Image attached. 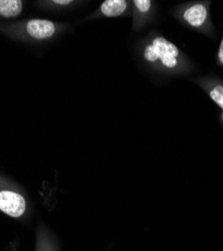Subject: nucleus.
I'll return each mask as SVG.
<instances>
[{
  "label": "nucleus",
  "instance_id": "nucleus-8",
  "mask_svg": "<svg viewBox=\"0 0 223 251\" xmlns=\"http://www.w3.org/2000/svg\"><path fill=\"white\" fill-rule=\"evenodd\" d=\"M24 9L20 0H0V15L5 18L17 17Z\"/></svg>",
  "mask_w": 223,
  "mask_h": 251
},
{
  "label": "nucleus",
  "instance_id": "nucleus-10",
  "mask_svg": "<svg viewBox=\"0 0 223 251\" xmlns=\"http://www.w3.org/2000/svg\"><path fill=\"white\" fill-rule=\"evenodd\" d=\"M217 64L218 66L223 68V36L221 39V43L218 49V53H217Z\"/></svg>",
  "mask_w": 223,
  "mask_h": 251
},
{
  "label": "nucleus",
  "instance_id": "nucleus-9",
  "mask_svg": "<svg viewBox=\"0 0 223 251\" xmlns=\"http://www.w3.org/2000/svg\"><path fill=\"white\" fill-rule=\"evenodd\" d=\"M50 3L58 7H66L72 5L74 1H72V0H54V1H50Z\"/></svg>",
  "mask_w": 223,
  "mask_h": 251
},
{
  "label": "nucleus",
  "instance_id": "nucleus-11",
  "mask_svg": "<svg viewBox=\"0 0 223 251\" xmlns=\"http://www.w3.org/2000/svg\"><path fill=\"white\" fill-rule=\"evenodd\" d=\"M221 119H222V121H223V113H222V115H221Z\"/></svg>",
  "mask_w": 223,
  "mask_h": 251
},
{
  "label": "nucleus",
  "instance_id": "nucleus-2",
  "mask_svg": "<svg viewBox=\"0 0 223 251\" xmlns=\"http://www.w3.org/2000/svg\"><path fill=\"white\" fill-rule=\"evenodd\" d=\"M176 17L191 29L209 36L215 33L210 16V1H193L182 4L176 9Z\"/></svg>",
  "mask_w": 223,
  "mask_h": 251
},
{
  "label": "nucleus",
  "instance_id": "nucleus-3",
  "mask_svg": "<svg viewBox=\"0 0 223 251\" xmlns=\"http://www.w3.org/2000/svg\"><path fill=\"white\" fill-rule=\"evenodd\" d=\"M19 34L24 38L32 41H44L51 38L58 30L63 28V25L51 22L49 19H28L17 25Z\"/></svg>",
  "mask_w": 223,
  "mask_h": 251
},
{
  "label": "nucleus",
  "instance_id": "nucleus-5",
  "mask_svg": "<svg viewBox=\"0 0 223 251\" xmlns=\"http://www.w3.org/2000/svg\"><path fill=\"white\" fill-rule=\"evenodd\" d=\"M154 12V2L151 0H134L133 1V27L138 30L143 27Z\"/></svg>",
  "mask_w": 223,
  "mask_h": 251
},
{
  "label": "nucleus",
  "instance_id": "nucleus-1",
  "mask_svg": "<svg viewBox=\"0 0 223 251\" xmlns=\"http://www.w3.org/2000/svg\"><path fill=\"white\" fill-rule=\"evenodd\" d=\"M141 53L146 64L159 73L182 75L191 70L188 57L162 35L151 36Z\"/></svg>",
  "mask_w": 223,
  "mask_h": 251
},
{
  "label": "nucleus",
  "instance_id": "nucleus-7",
  "mask_svg": "<svg viewBox=\"0 0 223 251\" xmlns=\"http://www.w3.org/2000/svg\"><path fill=\"white\" fill-rule=\"evenodd\" d=\"M194 80L206 92L217 106L223 110V81L210 77L195 78Z\"/></svg>",
  "mask_w": 223,
  "mask_h": 251
},
{
  "label": "nucleus",
  "instance_id": "nucleus-4",
  "mask_svg": "<svg viewBox=\"0 0 223 251\" xmlns=\"http://www.w3.org/2000/svg\"><path fill=\"white\" fill-rule=\"evenodd\" d=\"M26 209V202L20 194L3 190L0 191V210L11 217H20L24 215Z\"/></svg>",
  "mask_w": 223,
  "mask_h": 251
},
{
  "label": "nucleus",
  "instance_id": "nucleus-6",
  "mask_svg": "<svg viewBox=\"0 0 223 251\" xmlns=\"http://www.w3.org/2000/svg\"><path fill=\"white\" fill-rule=\"evenodd\" d=\"M130 2L126 0H106L99 5V9L92 16L102 17H119L128 13Z\"/></svg>",
  "mask_w": 223,
  "mask_h": 251
}]
</instances>
